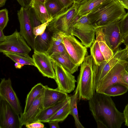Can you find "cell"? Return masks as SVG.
<instances>
[{"label":"cell","mask_w":128,"mask_h":128,"mask_svg":"<svg viewBox=\"0 0 128 128\" xmlns=\"http://www.w3.org/2000/svg\"><path fill=\"white\" fill-rule=\"evenodd\" d=\"M88 100L89 109L96 122L102 123L106 128H120L125 119L110 96L96 92Z\"/></svg>","instance_id":"obj_1"},{"label":"cell","mask_w":128,"mask_h":128,"mask_svg":"<svg viewBox=\"0 0 128 128\" xmlns=\"http://www.w3.org/2000/svg\"><path fill=\"white\" fill-rule=\"evenodd\" d=\"M126 14L124 8L115 0H106L88 14L95 28L103 27L121 20Z\"/></svg>","instance_id":"obj_2"},{"label":"cell","mask_w":128,"mask_h":128,"mask_svg":"<svg viewBox=\"0 0 128 128\" xmlns=\"http://www.w3.org/2000/svg\"><path fill=\"white\" fill-rule=\"evenodd\" d=\"M94 62L92 56L88 55L80 65L76 87L80 100H89L96 92L94 77Z\"/></svg>","instance_id":"obj_3"},{"label":"cell","mask_w":128,"mask_h":128,"mask_svg":"<svg viewBox=\"0 0 128 128\" xmlns=\"http://www.w3.org/2000/svg\"><path fill=\"white\" fill-rule=\"evenodd\" d=\"M78 7L77 4L73 3L70 8L53 17L47 26V30L52 33L60 32L71 34L73 26L78 18Z\"/></svg>","instance_id":"obj_4"},{"label":"cell","mask_w":128,"mask_h":128,"mask_svg":"<svg viewBox=\"0 0 128 128\" xmlns=\"http://www.w3.org/2000/svg\"><path fill=\"white\" fill-rule=\"evenodd\" d=\"M95 34L96 28L90 22L87 14L78 16L73 26L71 34L78 37L83 45L88 48L95 40Z\"/></svg>","instance_id":"obj_5"},{"label":"cell","mask_w":128,"mask_h":128,"mask_svg":"<svg viewBox=\"0 0 128 128\" xmlns=\"http://www.w3.org/2000/svg\"><path fill=\"white\" fill-rule=\"evenodd\" d=\"M63 43L66 50L73 62L80 66L88 56L87 48L72 34H63Z\"/></svg>","instance_id":"obj_6"},{"label":"cell","mask_w":128,"mask_h":128,"mask_svg":"<svg viewBox=\"0 0 128 128\" xmlns=\"http://www.w3.org/2000/svg\"><path fill=\"white\" fill-rule=\"evenodd\" d=\"M25 40L16 29L12 34L6 36L4 41L0 42V52L28 53L31 49Z\"/></svg>","instance_id":"obj_7"},{"label":"cell","mask_w":128,"mask_h":128,"mask_svg":"<svg viewBox=\"0 0 128 128\" xmlns=\"http://www.w3.org/2000/svg\"><path fill=\"white\" fill-rule=\"evenodd\" d=\"M126 48L118 50L114 53L113 56L108 61H105L99 65L94 62L93 72L95 86H97L110 70L119 61L126 60L128 58Z\"/></svg>","instance_id":"obj_8"},{"label":"cell","mask_w":128,"mask_h":128,"mask_svg":"<svg viewBox=\"0 0 128 128\" xmlns=\"http://www.w3.org/2000/svg\"><path fill=\"white\" fill-rule=\"evenodd\" d=\"M17 16L20 23V32L28 45L34 50L35 38L33 33L34 28L30 14V6L21 7L18 11Z\"/></svg>","instance_id":"obj_9"},{"label":"cell","mask_w":128,"mask_h":128,"mask_svg":"<svg viewBox=\"0 0 128 128\" xmlns=\"http://www.w3.org/2000/svg\"><path fill=\"white\" fill-rule=\"evenodd\" d=\"M55 73V80L58 90L67 93L73 91L77 81L75 76L57 62L52 60Z\"/></svg>","instance_id":"obj_10"},{"label":"cell","mask_w":128,"mask_h":128,"mask_svg":"<svg viewBox=\"0 0 128 128\" xmlns=\"http://www.w3.org/2000/svg\"><path fill=\"white\" fill-rule=\"evenodd\" d=\"M127 63L126 60L118 62L102 80L96 89V92L103 93L107 87L114 84H126L122 80V76Z\"/></svg>","instance_id":"obj_11"},{"label":"cell","mask_w":128,"mask_h":128,"mask_svg":"<svg viewBox=\"0 0 128 128\" xmlns=\"http://www.w3.org/2000/svg\"><path fill=\"white\" fill-rule=\"evenodd\" d=\"M19 115L0 96V128H21Z\"/></svg>","instance_id":"obj_12"},{"label":"cell","mask_w":128,"mask_h":128,"mask_svg":"<svg viewBox=\"0 0 128 128\" xmlns=\"http://www.w3.org/2000/svg\"><path fill=\"white\" fill-rule=\"evenodd\" d=\"M0 96L11 106L16 113L20 116L22 110L19 100L13 90L10 78L1 79L0 83Z\"/></svg>","instance_id":"obj_13"},{"label":"cell","mask_w":128,"mask_h":128,"mask_svg":"<svg viewBox=\"0 0 128 128\" xmlns=\"http://www.w3.org/2000/svg\"><path fill=\"white\" fill-rule=\"evenodd\" d=\"M106 42L114 52L118 50L123 42V37L120 29L119 21L114 22L102 27Z\"/></svg>","instance_id":"obj_14"},{"label":"cell","mask_w":128,"mask_h":128,"mask_svg":"<svg viewBox=\"0 0 128 128\" xmlns=\"http://www.w3.org/2000/svg\"><path fill=\"white\" fill-rule=\"evenodd\" d=\"M32 57L35 67L43 76L55 80V72L50 56L45 53L34 51Z\"/></svg>","instance_id":"obj_15"},{"label":"cell","mask_w":128,"mask_h":128,"mask_svg":"<svg viewBox=\"0 0 128 128\" xmlns=\"http://www.w3.org/2000/svg\"><path fill=\"white\" fill-rule=\"evenodd\" d=\"M44 92L37 96L26 112H23L20 115V120L22 126L35 122L36 118L44 109Z\"/></svg>","instance_id":"obj_16"},{"label":"cell","mask_w":128,"mask_h":128,"mask_svg":"<svg viewBox=\"0 0 128 128\" xmlns=\"http://www.w3.org/2000/svg\"><path fill=\"white\" fill-rule=\"evenodd\" d=\"M44 93V109L52 106L67 99L69 97L68 93L57 88L54 89L46 86Z\"/></svg>","instance_id":"obj_17"},{"label":"cell","mask_w":128,"mask_h":128,"mask_svg":"<svg viewBox=\"0 0 128 128\" xmlns=\"http://www.w3.org/2000/svg\"><path fill=\"white\" fill-rule=\"evenodd\" d=\"M50 57L52 60L61 65L72 74L77 70L80 66L76 64L73 62L67 52L62 54L54 53Z\"/></svg>","instance_id":"obj_18"},{"label":"cell","mask_w":128,"mask_h":128,"mask_svg":"<svg viewBox=\"0 0 128 128\" xmlns=\"http://www.w3.org/2000/svg\"><path fill=\"white\" fill-rule=\"evenodd\" d=\"M96 39L98 40L100 50L105 59L108 61L114 56V52L107 44L105 40L102 27L96 28Z\"/></svg>","instance_id":"obj_19"},{"label":"cell","mask_w":128,"mask_h":128,"mask_svg":"<svg viewBox=\"0 0 128 128\" xmlns=\"http://www.w3.org/2000/svg\"><path fill=\"white\" fill-rule=\"evenodd\" d=\"M68 98L52 106L43 110L36 118V121L48 122L49 119L53 116L69 100Z\"/></svg>","instance_id":"obj_20"},{"label":"cell","mask_w":128,"mask_h":128,"mask_svg":"<svg viewBox=\"0 0 128 128\" xmlns=\"http://www.w3.org/2000/svg\"><path fill=\"white\" fill-rule=\"evenodd\" d=\"M30 6L34 11L38 20L42 24L51 20L52 18L48 13L44 4L36 1H32Z\"/></svg>","instance_id":"obj_21"},{"label":"cell","mask_w":128,"mask_h":128,"mask_svg":"<svg viewBox=\"0 0 128 128\" xmlns=\"http://www.w3.org/2000/svg\"><path fill=\"white\" fill-rule=\"evenodd\" d=\"M50 32L46 30L42 34L37 36L35 38L34 51L45 53L50 44L52 36Z\"/></svg>","instance_id":"obj_22"},{"label":"cell","mask_w":128,"mask_h":128,"mask_svg":"<svg viewBox=\"0 0 128 128\" xmlns=\"http://www.w3.org/2000/svg\"><path fill=\"white\" fill-rule=\"evenodd\" d=\"M46 86L41 83L34 86L28 94L25 101L23 113L26 112L37 96L44 91Z\"/></svg>","instance_id":"obj_23"},{"label":"cell","mask_w":128,"mask_h":128,"mask_svg":"<svg viewBox=\"0 0 128 128\" xmlns=\"http://www.w3.org/2000/svg\"><path fill=\"white\" fill-rule=\"evenodd\" d=\"M3 54L10 58L15 62L23 65H29L35 66L33 59L28 53L21 54L9 52H4Z\"/></svg>","instance_id":"obj_24"},{"label":"cell","mask_w":128,"mask_h":128,"mask_svg":"<svg viewBox=\"0 0 128 128\" xmlns=\"http://www.w3.org/2000/svg\"><path fill=\"white\" fill-rule=\"evenodd\" d=\"M78 96V90L76 88L74 94L69 96V102L70 106V114L72 116L74 120L75 126L77 128H84L80 121L77 106V99Z\"/></svg>","instance_id":"obj_25"},{"label":"cell","mask_w":128,"mask_h":128,"mask_svg":"<svg viewBox=\"0 0 128 128\" xmlns=\"http://www.w3.org/2000/svg\"><path fill=\"white\" fill-rule=\"evenodd\" d=\"M106 0H88L78 6V16H81L88 14L95 8Z\"/></svg>","instance_id":"obj_26"},{"label":"cell","mask_w":128,"mask_h":128,"mask_svg":"<svg viewBox=\"0 0 128 128\" xmlns=\"http://www.w3.org/2000/svg\"><path fill=\"white\" fill-rule=\"evenodd\" d=\"M128 90V86L127 85L118 83L108 86L103 93L110 96H114L123 94Z\"/></svg>","instance_id":"obj_27"},{"label":"cell","mask_w":128,"mask_h":128,"mask_svg":"<svg viewBox=\"0 0 128 128\" xmlns=\"http://www.w3.org/2000/svg\"><path fill=\"white\" fill-rule=\"evenodd\" d=\"M44 5L48 13L52 18L66 9L57 0H47Z\"/></svg>","instance_id":"obj_28"},{"label":"cell","mask_w":128,"mask_h":128,"mask_svg":"<svg viewBox=\"0 0 128 128\" xmlns=\"http://www.w3.org/2000/svg\"><path fill=\"white\" fill-rule=\"evenodd\" d=\"M70 111L69 98V100L66 104L49 119L47 123L50 121L53 120H57L59 122H62L70 114Z\"/></svg>","instance_id":"obj_29"},{"label":"cell","mask_w":128,"mask_h":128,"mask_svg":"<svg viewBox=\"0 0 128 128\" xmlns=\"http://www.w3.org/2000/svg\"><path fill=\"white\" fill-rule=\"evenodd\" d=\"M90 53L96 65H99L105 61L100 50L98 42L96 39L90 47Z\"/></svg>","instance_id":"obj_30"},{"label":"cell","mask_w":128,"mask_h":128,"mask_svg":"<svg viewBox=\"0 0 128 128\" xmlns=\"http://www.w3.org/2000/svg\"><path fill=\"white\" fill-rule=\"evenodd\" d=\"M67 52L65 47L62 43L56 46H50L45 53L48 55L50 56L54 53L62 54Z\"/></svg>","instance_id":"obj_31"},{"label":"cell","mask_w":128,"mask_h":128,"mask_svg":"<svg viewBox=\"0 0 128 128\" xmlns=\"http://www.w3.org/2000/svg\"><path fill=\"white\" fill-rule=\"evenodd\" d=\"M9 20L8 12L6 8L0 10V29L3 30Z\"/></svg>","instance_id":"obj_32"},{"label":"cell","mask_w":128,"mask_h":128,"mask_svg":"<svg viewBox=\"0 0 128 128\" xmlns=\"http://www.w3.org/2000/svg\"><path fill=\"white\" fill-rule=\"evenodd\" d=\"M120 32L123 37L128 34V12L119 21Z\"/></svg>","instance_id":"obj_33"},{"label":"cell","mask_w":128,"mask_h":128,"mask_svg":"<svg viewBox=\"0 0 128 128\" xmlns=\"http://www.w3.org/2000/svg\"><path fill=\"white\" fill-rule=\"evenodd\" d=\"M64 34L57 32L52 33L50 46H56L63 43L62 36Z\"/></svg>","instance_id":"obj_34"},{"label":"cell","mask_w":128,"mask_h":128,"mask_svg":"<svg viewBox=\"0 0 128 128\" xmlns=\"http://www.w3.org/2000/svg\"><path fill=\"white\" fill-rule=\"evenodd\" d=\"M51 20L33 28V33L35 38L37 36L42 34L44 32L48 23Z\"/></svg>","instance_id":"obj_35"},{"label":"cell","mask_w":128,"mask_h":128,"mask_svg":"<svg viewBox=\"0 0 128 128\" xmlns=\"http://www.w3.org/2000/svg\"><path fill=\"white\" fill-rule=\"evenodd\" d=\"M30 11L31 18L34 28L41 24L42 23L37 19L34 11L30 6Z\"/></svg>","instance_id":"obj_36"},{"label":"cell","mask_w":128,"mask_h":128,"mask_svg":"<svg viewBox=\"0 0 128 128\" xmlns=\"http://www.w3.org/2000/svg\"><path fill=\"white\" fill-rule=\"evenodd\" d=\"M25 126L28 128H43L44 127V124L38 121L35 122L27 124Z\"/></svg>","instance_id":"obj_37"},{"label":"cell","mask_w":128,"mask_h":128,"mask_svg":"<svg viewBox=\"0 0 128 128\" xmlns=\"http://www.w3.org/2000/svg\"><path fill=\"white\" fill-rule=\"evenodd\" d=\"M66 9L71 6L73 4L71 0H57Z\"/></svg>","instance_id":"obj_38"},{"label":"cell","mask_w":128,"mask_h":128,"mask_svg":"<svg viewBox=\"0 0 128 128\" xmlns=\"http://www.w3.org/2000/svg\"><path fill=\"white\" fill-rule=\"evenodd\" d=\"M22 7H28L30 6V4L32 0H16Z\"/></svg>","instance_id":"obj_39"},{"label":"cell","mask_w":128,"mask_h":128,"mask_svg":"<svg viewBox=\"0 0 128 128\" xmlns=\"http://www.w3.org/2000/svg\"><path fill=\"white\" fill-rule=\"evenodd\" d=\"M123 113L125 119V125L128 127V104L125 106Z\"/></svg>","instance_id":"obj_40"},{"label":"cell","mask_w":128,"mask_h":128,"mask_svg":"<svg viewBox=\"0 0 128 128\" xmlns=\"http://www.w3.org/2000/svg\"><path fill=\"white\" fill-rule=\"evenodd\" d=\"M59 122L57 120H53L50 121L48 123L50 128H60Z\"/></svg>","instance_id":"obj_41"},{"label":"cell","mask_w":128,"mask_h":128,"mask_svg":"<svg viewBox=\"0 0 128 128\" xmlns=\"http://www.w3.org/2000/svg\"><path fill=\"white\" fill-rule=\"evenodd\" d=\"M124 8L128 10V0H116Z\"/></svg>","instance_id":"obj_42"},{"label":"cell","mask_w":128,"mask_h":128,"mask_svg":"<svg viewBox=\"0 0 128 128\" xmlns=\"http://www.w3.org/2000/svg\"><path fill=\"white\" fill-rule=\"evenodd\" d=\"M122 79L124 82L128 86V73L125 70L122 74Z\"/></svg>","instance_id":"obj_43"},{"label":"cell","mask_w":128,"mask_h":128,"mask_svg":"<svg viewBox=\"0 0 128 128\" xmlns=\"http://www.w3.org/2000/svg\"><path fill=\"white\" fill-rule=\"evenodd\" d=\"M2 30L0 29V42H2L4 41L6 38V36L4 35Z\"/></svg>","instance_id":"obj_44"},{"label":"cell","mask_w":128,"mask_h":128,"mask_svg":"<svg viewBox=\"0 0 128 128\" xmlns=\"http://www.w3.org/2000/svg\"><path fill=\"white\" fill-rule=\"evenodd\" d=\"M123 43L126 47L128 46V34L123 37Z\"/></svg>","instance_id":"obj_45"},{"label":"cell","mask_w":128,"mask_h":128,"mask_svg":"<svg viewBox=\"0 0 128 128\" xmlns=\"http://www.w3.org/2000/svg\"><path fill=\"white\" fill-rule=\"evenodd\" d=\"M73 3L77 4L78 6L85 2L88 0H71Z\"/></svg>","instance_id":"obj_46"},{"label":"cell","mask_w":128,"mask_h":128,"mask_svg":"<svg viewBox=\"0 0 128 128\" xmlns=\"http://www.w3.org/2000/svg\"><path fill=\"white\" fill-rule=\"evenodd\" d=\"M96 122L98 128H106L105 126L102 122L97 121Z\"/></svg>","instance_id":"obj_47"},{"label":"cell","mask_w":128,"mask_h":128,"mask_svg":"<svg viewBox=\"0 0 128 128\" xmlns=\"http://www.w3.org/2000/svg\"><path fill=\"white\" fill-rule=\"evenodd\" d=\"M14 66L15 68H17L20 69L24 66V65L21 64L18 62H15Z\"/></svg>","instance_id":"obj_48"},{"label":"cell","mask_w":128,"mask_h":128,"mask_svg":"<svg viewBox=\"0 0 128 128\" xmlns=\"http://www.w3.org/2000/svg\"><path fill=\"white\" fill-rule=\"evenodd\" d=\"M6 0H0V7H2L5 4Z\"/></svg>","instance_id":"obj_49"},{"label":"cell","mask_w":128,"mask_h":128,"mask_svg":"<svg viewBox=\"0 0 128 128\" xmlns=\"http://www.w3.org/2000/svg\"><path fill=\"white\" fill-rule=\"evenodd\" d=\"M47 0H32V1H36L44 4Z\"/></svg>","instance_id":"obj_50"},{"label":"cell","mask_w":128,"mask_h":128,"mask_svg":"<svg viewBox=\"0 0 128 128\" xmlns=\"http://www.w3.org/2000/svg\"><path fill=\"white\" fill-rule=\"evenodd\" d=\"M126 60L127 61L128 63L125 68V70L128 73V57L126 59Z\"/></svg>","instance_id":"obj_51"},{"label":"cell","mask_w":128,"mask_h":128,"mask_svg":"<svg viewBox=\"0 0 128 128\" xmlns=\"http://www.w3.org/2000/svg\"><path fill=\"white\" fill-rule=\"evenodd\" d=\"M126 49L127 53L128 54V46L126 47Z\"/></svg>","instance_id":"obj_52"},{"label":"cell","mask_w":128,"mask_h":128,"mask_svg":"<svg viewBox=\"0 0 128 128\" xmlns=\"http://www.w3.org/2000/svg\"></svg>","instance_id":"obj_53"}]
</instances>
